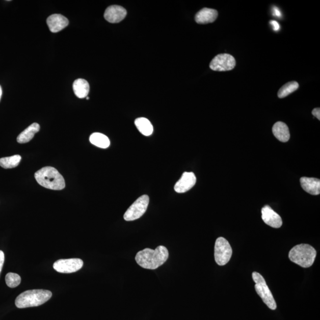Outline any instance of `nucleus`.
I'll list each match as a JSON object with an SVG mask.
<instances>
[{
	"label": "nucleus",
	"instance_id": "f257e3e1",
	"mask_svg": "<svg viewBox=\"0 0 320 320\" xmlns=\"http://www.w3.org/2000/svg\"><path fill=\"white\" fill-rule=\"evenodd\" d=\"M169 256L166 247L159 246L155 250L147 248L140 251L137 254L136 260L141 267L154 270L165 263Z\"/></svg>",
	"mask_w": 320,
	"mask_h": 320
},
{
	"label": "nucleus",
	"instance_id": "f03ea898",
	"mask_svg": "<svg viewBox=\"0 0 320 320\" xmlns=\"http://www.w3.org/2000/svg\"><path fill=\"white\" fill-rule=\"evenodd\" d=\"M35 177L41 186L52 190H63L65 187V180L58 171L52 167H45L35 174Z\"/></svg>",
	"mask_w": 320,
	"mask_h": 320
},
{
	"label": "nucleus",
	"instance_id": "7ed1b4c3",
	"mask_svg": "<svg viewBox=\"0 0 320 320\" xmlns=\"http://www.w3.org/2000/svg\"><path fill=\"white\" fill-rule=\"evenodd\" d=\"M52 296L50 290L34 289L26 290L18 296L15 301L18 308L38 307L49 301Z\"/></svg>",
	"mask_w": 320,
	"mask_h": 320
},
{
	"label": "nucleus",
	"instance_id": "20e7f679",
	"mask_svg": "<svg viewBox=\"0 0 320 320\" xmlns=\"http://www.w3.org/2000/svg\"><path fill=\"white\" fill-rule=\"evenodd\" d=\"M317 252L310 245L301 244L293 247L289 253L290 261L304 268H308L313 264Z\"/></svg>",
	"mask_w": 320,
	"mask_h": 320
},
{
	"label": "nucleus",
	"instance_id": "39448f33",
	"mask_svg": "<svg viewBox=\"0 0 320 320\" xmlns=\"http://www.w3.org/2000/svg\"><path fill=\"white\" fill-rule=\"evenodd\" d=\"M252 278L255 282V290L258 295L262 299L264 303L271 309L275 310L276 309V303L274 296L269 289L265 279L259 273L254 272L252 274Z\"/></svg>",
	"mask_w": 320,
	"mask_h": 320
},
{
	"label": "nucleus",
	"instance_id": "423d86ee",
	"mask_svg": "<svg viewBox=\"0 0 320 320\" xmlns=\"http://www.w3.org/2000/svg\"><path fill=\"white\" fill-rule=\"evenodd\" d=\"M232 250L230 243L223 237L217 238L215 245V260L220 266H224L230 260Z\"/></svg>",
	"mask_w": 320,
	"mask_h": 320
},
{
	"label": "nucleus",
	"instance_id": "0eeeda50",
	"mask_svg": "<svg viewBox=\"0 0 320 320\" xmlns=\"http://www.w3.org/2000/svg\"><path fill=\"white\" fill-rule=\"evenodd\" d=\"M150 202V198L146 195L140 196L133 204L129 207L124 214V220L132 221L139 219L146 212Z\"/></svg>",
	"mask_w": 320,
	"mask_h": 320
},
{
	"label": "nucleus",
	"instance_id": "6e6552de",
	"mask_svg": "<svg viewBox=\"0 0 320 320\" xmlns=\"http://www.w3.org/2000/svg\"><path fill=\"white\" fill-rule=\"evenodd\" d=\"M236 62L234 57L228 54L218 55L210 62L209 67L216 71H227L233 70Z\"/></svg>",
	"mask_w": 320,
	"mask_h": 320
},
{
	"label": "nucleus",
	"instance_id": "1a4fd4ad",
	"mask_svg": "<svg viewBox=\"0 0 320 320\" xmlns=\"http://www.w3.org/2000/svg\"><path fill=\"white\" fill-rule=\"evenodd\" d=\"M83 261L79 259L58 260L54 264V269L62 274H71L77 272L83 266Z\"/></svg>",
	"mask_w": 320,
	"mask_h": 320
},
{
	"label": "nucleus",
	"instance_id": "9d476101",
	"mask_svg": "<svg viewBox=\"0 0 320 320\" xmlns=\"http://www.w3.org/2000/svg\"><path fill=\"white\" fill-rule=\"evenodd\" d=\"M261 218L265 224L272 228H279L282 225L281 217L268 205L261 209Z\"/></svg>",
	"mask_w": 320,
	"mask_h": 320
},
{
	"label": "nucleus",
	"instance_id": "9b49d317",
	"mask_svg": "<svg viewBox=\"0 0 320 320\" xmlns=\"http://www.w3.org/2000/svg\"><path fill=\"white\" fill-rule=\"evenodd\" d=\"M196 182V177L194 173L184 172L174 186V191L179 194H183L191 190Z\"/></svg>",
	"mask_w": 320,
	"mask_h": 320
},
{
	"label": "nucleus",
	"instance_id": "f8f14e48",
	"mask_svg": "<svg viewBox=\"0 0 320 320\" xmlns=\"http://www.w3.org/2000/svg\"><path fill=\"white\" fill-rule=\"evenodd\" d=\"M127 14L126 10L119 6H111L105 11L104 17L109 23H119L125 19Z\"/></svg>",
	"mask_w": 320,
	"mask_h": 320
},
{
	"label": "nucleus",
	"instance_id": "ddd939ff",
	"mask_svg": "<svg viewBox=\"0 0 320 320\" xmlns=\"http://www.w3.org/2000/svg\"><path fill=\"white\" fill-rule=\"evenodd\" d=\"M46 22L50 31L52 33L61 31L69 24V21L67 18L59 14H52L48 17Z\"/></svg>",
	"mask_w": 320,
	"mask_h": 320
},
{
	"label": "nucleus",
	"instance_id": "4468645a",
	"mask_svg": "<svg viewBox=\"0 0 320 320\" xmlns=\"http://www.w3.org/2000/svg\"><path fill=\"white\" fill-rule=\"evenodd\" d=\"M218 15L216 10L203 8L196 13L195 19L198 24H208L214 22Z\"/></svg>",
	"mask_w": 320,
	"mask_h": 320
},
{
	"label": "nucleus",
	"instance_id": "2eb2a0df",
	"mask_svg": "<svg viewBox=\"0 0 320 320\" xmlns=\"http://www.w3.org/2000/svg\"><path fill=\"white\" fill-rule=\"evenodd\" d=\"M302 188L305 192L312 195L320 194V180L316 178L303 177L300 179Z\"/></svg>",
	"mask_w": 320,
	"mask_h": 320
},
{
	"label": "nucleus",
	"instance_id": "dca6fc26",
	"mask_svg": "<svg viewBox=\"0 0 320 320\" xmlns=\"http://www.w3.org/2000/svg\"><path fill=\"white\" fill-rule=\"evenodd\" d=\"M272 132L277 139L283 143H286L290 139L288 126L282 122H278L273 126Z\"/></svg>",
	"mask_w": 320,
	"mask_h": 320
},
{
	"label": "nucleus",
	"instance_id": "f3484780",
	"mask_svg": "<svg viewBox=\"0 0 320 320\" xmlns=\"http://www.w3.org/2000/svg\"><path fill=\"white\" fill-rule=\"evenodd\" d=\"M40 130V125L37 123H34L28 128L23 130L17 138L18 143L20 144L27 143L31 141L35 135Z\"/></svg>",
	"mask_w": 320,
	"mask_h": 320
},
{
	"label": "nucleus",
	"instance_id": "a211bd4d",
	"mask_svg": "<svg viewBox=\"0 0 320 320\" xmlns=\"http://www.w3.org/2000/svg\"><path fill=\"white\" fill-rule=\"evenodd\" d=\"M73 90L76 96L79 99H83L88 96L90 91L89 84L85 79H76L73 83Z\"/></svg>",
	"mask_w": 320,
	"mask_h": 320
},
{
	"label": "nucleus",
	"instance_id": "6ab92c4d",
	"mask_svg": "<svg viewBox=\"0 0 320 320\" xmlns=\"http://www.w3.org/2000/svg\"><path fill=\"white\" fill-rule=\"evenodd\" d=\"M137 129L145 136H150L153 132V126L147 118H139L135 121Z\"/></svg>",
	"mask_w": 320,
	"mask_h": 320
},
{
	"label": "nucleus",
	"instance_id": "aec40b11",
	"mask_svg": "<svg viewBox=\"0 0 320 320\" xmlns=\"http://www.w3.org/2000/svg\"><path fill=\"white\" fill-rule=\"evenodd\" d=\"M90 143L97 147L107 148L110 145V140L105 135L101 133H93L90 137Z\"/></svg>",
	"mask_w": 320,
	"mask_h": 320
},
{
	"label": "nucleus",
	"instance_id": "412c9836",
	"mask_svg": "<svg viewBox=\"0 0 320 320\" xmlns=\"http://www.w3.org/2000/svg\"><path fill=\"white\" fill-rule=\"evenodd\" d=\"M299 88V84L297 82H290L283 85L278 91V96L280 99L285 98L290 94L296 92Z\"/></svg>",
	"mask_w": 320,
	"mask_h": 320
},
{
	"label": "nucleus",
	"instance_id": "4be33fe9",
	"mask_svg": "<svg viewBox=\"0 0 320 320\" xmlns=\"http://www.w3.org/2000/svg\"><path fill=\"white\" fill-rule=\"evenodd\" d=\"M21 159V157L19 155L2 158H0V166L6 169L15 168L19 165Z\"/></svg>",
	"mask_w": 320,
	"mask_h": 320
},
{
	"label": "nucleus",
	"instance_id": "5701e85b",
	"mask_svg": "<svg viewBox=\"0 0 320 320\" xmlns=\"http://www.w3.org/2000/svg\"><path fill=\"white\" fill-rule=\"evenodd\" d=\"M21 281L20 276L14 273H9L6 276V284L10 288H16L20 285Z\"/></svg>",
	"mask_w": 320,
	"mask_h": 320
},
{
	"label": "nucleus",
	"instance_id": "b1692460",
	"mask_svg": "<svg viewBox=\"0 0 320 320\" xmlns=\"http://www.w3.org/2000/svg\"><path fill=\"white\" fill-rule=\"evenodd\" d=\"M4 262H5V254L3 251L0 250V274H1Z\"/></svg>",
	"mask_w": 320,
	"mask_h": 320
},
{
	"label": "nucleus",
	"instance_id": "393cba45",
	"mask_svg": "<svg viewBox=\"0 0 320 320\" xmlns=\"http://www.w3.org/2000/svg\"><path fill=\"white\" fill-rule=\"evenodd\" d=\"M270 24L272 25V26L273 27V29H274V30L275 31H279L280 25L277 22V21H276L275 20H271L270 21Z\"/></svg>",
	"mask_w": 320,
	"mask_h": 320
},
{
	"label": "nucleus",
	"instance_id": "a878e982",
	"mask_svg": "<svg viewBox=\"0 0 320 320\" xmlns=\"http://www.w3.org/2000/svg\"><path fill=\"white\" fill-rule=\"evenodd\" d=\"M312 115L317 118L318 120H320V109L315 108L313 111H312Z\"/></svg>",
	"mask_w": 320,
	"mask_h": 320
},
{
	"label": "nucleus",
	"instance_id": "bb28decb",
	"mask_svg": "<svg viewBox=\"0 0 320 320\" xmlns=\"http://www.w3.org/2000/svg\"><path fill=\"white\" fill-rule=\"evenodd\" d=\"M274 15L277 17H281V13L280 12L279 10L277 8V7H274Z\"/></svg>",
	"mask_w": 320,
	"mask_h": 320
},
{
	"label": "nucleus",
	"instance_id": "cd10ccee",
	"mask_svg": "<svg viewBox=\"0 0 320 320\" xmlns=\"http://www.w3.org/2000/svg\"><path fill=\"white\" fill-rule=\"evenodd\" d=\"M2 94H3L2 88L1 86H0V100H1Z\"/></svg>",
	"mask_w": 320,
	"mask_h": 320
},
{
	"label": "nucleus",
	"instance_id": "c85d7f7f",
	"mask_svg": "<svg viewBox=\"0 0 320 320\" xmlns=\"http://www.w3.org/2000/svg\"><path fill=\"white\" fill-rule=\"evenodd\" d=\"M86 99H87V100H89V99H90V98H89V97H86Z\"/></svg>",
	"mask_w": 320,
	"mask_h": 320
}]
</instances>
